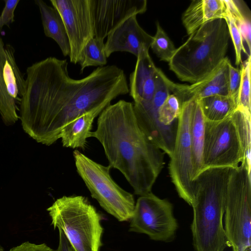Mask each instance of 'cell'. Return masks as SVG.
Returning <instances> with one entry per match:
<instances>
[{
	"instance_id": "21",
	"label": "cell",
	"mask_w": 251,
	"mask_h": 251,
	"mask_svg": "<svg viewBox=\"0 0 251 251\" xmlns=\"http://www.w3.org/2000/svg\"><path fill=\"white\" fill-rule=\"evenodd\" d=\"M10 45H4L0 37V114L7 125L14 124L18 119V103L9 95L4 80V68Z\"/></svg>"
},
{
	"instance_id": "31",
	"label": "cell",
	"mask_w": 251,
	"mask_h": 251,
	"mask_svg": "<svg viewBox=\"0 0 251 251\" xmlns=\"http://www.w3.org/2000/svg\"><path fill=\"white\" fill-rule=\"evenodd\" d=\"M241 81L240 70L228 64V95L237 99Z\"/></svg>"
},
{
	"instance_id": "9",
	"label": "cell",
	"mask_w": 251,
	"mask_h": 251,
	"mask_svg": "<svg viewBox=\"0 0 251 251\" xmlns=\"http://www.w3.org/2000/svg\"><path fill=\"white\" fill-rule=\"evenodd\" d=\"M231 115L218 121L205 119L203 170L214 167L234 168L242 162V146Z\"/></svg>"
},
{
	"instance_id": "15",
	"label": "cell",
	"mask_w": 251,
	"mask_h": 251,
	"mask_svg": "<svg viewBox=\"0 0 251 251\" xmlns=\"http://www.w3.org/2000/svg\"><path fill=\"white\" fill-rule=\"evenodd\" d=\"M153 36L147 33L139 25L136 16H133L108 36L105 44L107 58L117 51L130 52L136 57L143 50H149Z\"/></svg>"
},
{
	"instance_id": "7",
	"label": "cell",
	"mask_w": 251,
	"mask_h": 251,
	"mask_svg": "<svg viewBox=\"0 0 251 251\" xmlns=\"http://www.w3.org/2000/svg\"><path fill=\"white\" fill-rule=\"evenodd\" d=\"M73 154L77 172L92 197L119 221L129 220L135 204L133 195L113 180L110 174L111 167L94 161L77 150Z\"/></svg>"
},
{
	"instance_id": "14",
	"label": "cell",
	"mask_w": 251,
	"mask_h": 251,
	"mask_svg": "<svg viewBox=\"0 0 251 251\" xmlns=\"http://www.w3.org/2000/svg\"><path fill=\"white\" fill-rule=\"evenodd\" d=\"M227 57L209 75L191 85L176 83L170 79L169 87L180 104L191 100H200L206 97L228 95V64Z\"/></svg>"
},
{
	"instance_id": "2",
	"label": "cell",
	"mask_w": 251,
	"mask_h": 251,
	"mask_svg": "<svg viewBox=\"0 0 251 251\" xmlns=\"http://www.w3.org/2000/svg\"><path fill=\"white\" fill-rule=\"evenodd\" d=\"M101 144L111 168L118 170L140 196L151 189L164 164V152L141 129L133 103L120 100L99 114L90 137Z\"/></svg>"
},
{
	"instance_id": "29",
	"label": "cell",
	"mask_w": 251,
	"mask_h": 251,
	"mask_svg": "<svg viewBox=\"0 0 251 251\" xmlns=\"http://www.w3.org/2000/svg\"><path fill=\"white\" fill-rule=\"evenodd\" d=\"M224 19L227 25L229 36L233 44L235 53V64L238 66L242 62V51L243 50L244 52L247 54L248 52L244 47L243 40L241 33L233 19L227 12Z\"/></svg>"
},
{
	"instance_id": "3",
	"label": "cell",
	"mask_w": 251,
	"mask_h": 251,
	"mask_svg": "<svg viewBox=\"0 0 251 251\" xmlns=\"http://www.w3.org/2000/svg\"><path fill=\"white\" fill-rule=\"evenodd\" d=\"M232 167L203 169L193 180L191 226L196 251H224L227 246L223 217Z\"/></svg>"
},
{
	"instance_id": "24",
	"label": "cell",
	"mask_w": 251,
	"mask_h": 251,
	"mask_svg": "<svg viewBox=\"0 0 251 251\" xmlns=\"http://www.w3.org/2000/svg\"><path fill=\"white\" fill-rule=\"evenodd\" d=\"M227 12L233 19L249 49L251 50V15L246 3L242 0H224Z\"/></svg>"
},
{
	"instance_id": "23",
	"label": "cell",
	"mask_w": 251,
	"mask_h": 251,
	"mask_svg": "<svg viewBox=\"0 0 251 251\" xmlns=\"http://www.w3.org/2000/svg\"><path fill=\"white\" fill-rule=\"evenodd\" d=\"M231 117L236 126L242 146L244 163L251 170V112L237 107Z\"/></svg>"
},
{
	"instance_id": "27",
	"label": "cell",
	"mask_w": 251,
	"mask_h": 251,
	"mask_svg": "<svg viewBox=\"0 0 251 251\" xmlns=\"http://www.w3.org/2000/svg\"><path fill=\"white\" fill-rule=\"evenodd\" d=\"M251 56L242 63L241 81L239 89L238 107L251 112Z\"/></svg>"
},
{
	"instance_id": "35",
	"label": "cell",
	"mask_w": 251,
	"mask_h": 251,
	"mask_svg": "<svg viewBox=\"0 0 251 251\" xmlns=\"http://www.w3.org/2000/svg\"><path fill=\"white\" fill-rule=\"evenodd\" d=\"M0 251H3L2 248L1 247H0Z\"/></svg>"
},
{
	"instance_id": "34",
	"label": "cell",
	"mask_w": 251,
	"mask_h": 251,
	"mask_svg": "<svg viewBox=\"0 0 251 251\" xmlns=\"http://www.w3.org/2000/svg\"><path fill=\"white\" fill-rule=\"evenodd\" d=\"M245 251H251V247L246 249Z\"/></svg>"
},
{
	"instance_id": "8",
	"label": "cell",
	"mask_w": 251,
	"mask_h": 251,
	"mask_svg": "<svg viewBox=\"0 0 251 251\" xmlns=\"http://www.w3.org/2000/svg\"><path fill=\"white\" fill-rule=\"evenodd\" d=\"M195 100L181 104L175 145L168 167L170 176L178 196L191 206L194 201V194L190 123Z\"/></svg>"
},
{
	"instance_id": "11",
	"label": "cell",
	"mask_w": 251,
	"mask_h": 251,
	"mask_svg": "<svg viewBox=\"0 0 251 251\" xmlns=\"http://www.w3.org/2000/svg\"><path fill=\"white\" fill-rule=\"evenodd\" d=\"M169 80L158 68L155 91L152 99L149 101L133 103L141 129L151 141L170 157L175 145L177 121L171 125L165 126L160 122L158 118L159 109L171 94Z\"/></svg>"
},
{
	"instance_id": "4",
	"label": "cell",
	"mask_w": 251,
	"mask_h": 251,
	"mask_svg": "<svg viewBox=\"0 0 251 251\" xmlns=\"http://www.w3.org/2000/svg\"><path fill=\"white\" fill-rule=\"evenodd\" d=\"M230 38L224 19L207 22L189 35L169 61L181 81L193 84L211 74L226 58Z\"/></svg>"
},
{
	"instance_id": "22",
	"label": "cell",
	"mask_w": 251,
	"mask_h": 251,
	"mask_svg": "<svg viewBox=\"0 0 251 251\" xmlns=\"http://www.w3.org/2000/svg\"><path fill=\"white\" fill-rule=\"evenodd\" d=\"M205 120H222L229 116L237 108V99L226 95H215L199 100Z\"/></svg>"
},
{
	"instance_id": "6",
	"label": "cell",
	"mask_w": 251,
	"mask_h": 251,
	"mask_svg": "<svg viewBox=\"0 0 251 251\" xmlns=\"http://www.w3.org/2000/svg\"><path fill=\"white\" fill-rule=\"evenodd\" d=\"M251 171L244 163L234 168L227 188L225 209V232L227 245L233 251L251 247Z\"/></svg>"
},
{
	"instance_id": "13",
	"label": "cell",
	"mask_w": 251,
	"mask_h": 251,
	"mask_svg": "<svg viewBox=\"0 0 251 251\" xmlns=\"http://www.w3.org/2000/svg\"><path fill=\"white\" fill-rule=\"evenodd\" d=\"M146 0H94L95 38L104 40L130 17L145 12Z\"/></svg>"
},
{
	"instance_id": "16",
	"label": "cell",
	"mask_w": 251,
	"mask_h": 251,
	"mask_svg": "<svg viewBox=\"0 0 251 251\" xmlns=\"http://www.w3.org/2000/svg\"><path fill=\"white\" fill-rule=\"evenodd\" d=\"M158 69L148 50L139 53L135 69L129 76V93L134 102L149 101L152 99L156 88Z\"/></svg>"
},
{
	"instance_id": "18",
	"label": "cell",
	"mask_w": 251,
	"mask_h": 251,
	"mask_svg": "<svg viewBox=\"0 0 251 251\" xmlns=\"http://www.w3.org/2000/svg\"><path fill=\"white\" fill-rule=\"evenodd\" d=\"M108 105L103 104L84 113L64 126L60 135L63 146L84 149L95 118Z\"/></svg>"
},
{
	"instance_id": "17",
	"label": "cell",
	"mask_w": 251,
	"mask_h": 251,
	"mask_svg": "<svg viewBox=\"0 0 251 251\" xmlns=\"http://www.w3.org/2000/svg\"><path fill=\"white\" fill-rule=\"evenodd\" d=\"M226 14L224 0H194L183 13L181 19L189 35L208 22L225 19Z\"/></svg>"
},
{
	"instance_id": "33",
	"label": "cell",
	"mask_w": 251,
	"mask_h": 251,
	"mask_svg": "<svg viewBox=\"0 0 251 251\" xmlns=\"http://www.w3.org/2000/svg\"><path fill=\"white\" fill-rule=\"evenodd\" d=\"M59 244L56 251H75L62 230L59 229Z\"/></svg>"
},
{
	"instance_id": "20",
	"label": "cell",
	"mask_w": 251,
	"mask_h": 251,
	"mask_svg": "<svg viewBox=\"0 0 251 251\" xmlns=\"http://www.w3.org/2000/svg\"><path fill=\"white\" fill-rule=\"evenodd\" d=\"M205 119L198 100H196L190 123V136L192 152V179L203 170Z\"/></svg>"
},
{
	"instance_id": "1",
	"label": "cell",
	"mask_w": 251,
	"mask_h": 251,
	"mask_svg": "<svg viewBox=\"0 0 251 251\" xmlns=\"http://www.w3.org/2000/svg\"><path fill=\"white\" fill-rule=\"evenodd\" d=\"M68 66L66 59L49 57L26 69L20 118L24 131L47 146L73 119L129 93L125 73L116 65L99 67L80 79L70 76Z\"/></svg>"
},
{
	"instance_id": "10",
	"label": "cell",
	"mask_w": 251,
	"mask_h": 251,
	"mask_svg": "<svg viewBox=\"0 0 251 251\" xmlns=\"http://www.w3.org/2000/svg\"><path fill=\"white\" fill-rule=\"evenodd\" d=\"M130 220L129 231L146 234L155 241L172 240L178 226L173 204L151 192L139 196Z\"/></svg>"
},
{
	"instance_id": "26",
	"label": "cell",
	"mask_w": 251,
	"mask_h": 251,
	"mask_svg": "<svg viewBox=\"0 0 251 251\" xmlns=\"http://www.w3.org/2000/svg\"><path fill=\"white\" fill-rule=\"evenodd\" d=\"M156 25V33L153 36L150 48L160 60L169 63L176 48L159 22Z\"/></svg>"
},
{
	"instance_id": "5",
	"label": "cell",
	"mask_w": 251,
	"mask_h": 251,
	"mask_svg": "<svg viewBox=\"0 0 251 251\" xmlns=\"http://www.w3.org/2000/svg\"><path fill=\"white\" fill-rule=\"evenodd\" d=\"M54 228L63 231L75 251H99L101 215L82 196H63L47 209Z\"/></svg>"
},
{
	"instance_id": "12",
	"label": "cell",
	"mask_w": 251,
	"mask_h": 251,
	"mask_svg": "<svg viewBox=\"0 0 251 251\" xmlns=\"http://www.w3.org/2000/svg\"><path fill=\"white\" fill-rule=\"evenodd\" d=\"M60 14L69 39L70 60L80 63L87 43L95 37L94 0H50Z\"/></svg>"
},
{
	"instance_id": "28",
	"label": "cell",
	"mask_w": 251,
	"mask_h": 251,
	"mask_svg": "<svg viewBox=\"0 0 251 251\" xmlns=\"http://www.w3.org/2000/svg\"><path fill=\"white\" fill-rule=\"evenodd\" d=\"M181 111V104L178 98L170 94L166 98L158 111L160 122L169 126L177 121Z\"/></svg>"
},
{
	"instance_id": "25",
	"label": "cell",
	"mask_w": 251,
	"mask_h": 251,
	"mask_svg": "<svg viewBox=\"0 0 251 251\" xmlns=\"http://www.w3.org/2000/svg\"><path fill=\"white\" fill-rule=\"evenodd\" d=\"M104 40L93 38L86 45L80 62V72L90 66H104L107 63Z\"/></svg>"
},
{
	"instance_id": "30",
	"label": "cell",
	"mask_w": 251,
	"mask_h": 251,
	"mask_svg": "<svg viewBox=\"0 0 251 251\" xmlns=\"http://www.w3.org/2000/svg\"><path fill=\"white\" fill-rule=\"evenodd\" d=\"M5 6L0 15V34L3 27L10 25L14 21V11L20 0H5Z\"/></svg>"
},
{
	"instance_id": "32",
	"label": "cell",
	"mask_w": 251,
	"mask_h": 251,
	"mask_svg": "<svg viewBox=\"0 0 251 251\" xmlns=\"http://www.w3.org/2000/svg\"><path fill=\"white\" fill-rule=\"evenodd\" d=\"M9 251H56L46 244H36L26 241L11 248Z\"/></svg>"
},
{
	"instance_id": "19",
	"label": "cell",
	"mask_w": 251,
	"mask_h": 251,
	"mask_svg": "<svg viewBox=\"0 0 251 251\" xmlns=\"http://www.w3.org/2000/svg\"><path fill=\"white\" fill-rule=\"evenodd\" d=\"M41 14L44 32L58 45L64 56L70 55L71 49L63 19L58 11L42 0H35Z\"/></svg>"
}]
</instances>
